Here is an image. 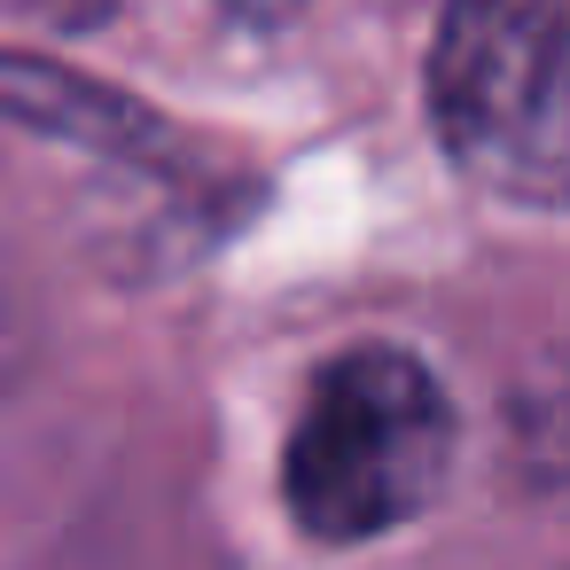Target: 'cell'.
Here are the masks:
<instances>
[{"label": "cell", "mask_w": 570, "mask_h": 570, "mask_svg": "<svg viewBox=\"0 0 570 570\" xmlns=\"http://www.w3.org/2000/svg\"><path fill=\"white\" fill-rule=\"evenodd\" d=\"M453 461V399L399 344L336 352L289 422L282 492L305 539L360 547L414 523Z\"/></svg>", "instance_id": "obj_1"}, {"label": "cell", "mask_w": 570, "mask_h": 570, "mask_svg": "<svg viewBox=\"0 0 570 570\" xmlns=\"http://www.w3.org/2000/svg\"><path fill=\"white\" fill-rule=\"evenodd\" d=\"M24 9H32V17H56V24H95L110 0H24Z\"/></svg>", "instance_id": "obj_4"}, {"label": "cell", "mask_w": 570, "mask_h": 570, "mask_svg": "<svg viewBox=\"0 0 570 570\" xmlns=\"http://www.w3.org/2000/svg\"><path fill=\"white\" fill-rule=\"evenodd\" d=\"M430 118L461 180L500 204H570V0H453L430 40Z\"/></svg>", "instance_id": "obj_2"}, {"label": "cell", "mask_w": 570, "mask_h": 570, "mask_svg": "<svg viewBox=\"0 0 570 570\" xmlns=\"http://www.w3.org/2000/svg\"><path fill=\"white\" fill-rule=\"evenodd\" d=\"M515 445L547 492H570V344H554L515 391Z\"/></svg>", "instance_id": "obj_3"}]
</instances>
